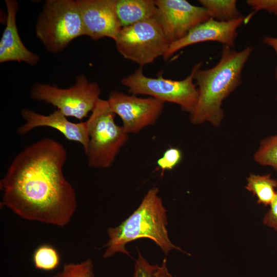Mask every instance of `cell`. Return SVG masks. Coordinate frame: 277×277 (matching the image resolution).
Masks as SVG:
<instances>
[{"instance_id": "9", "label": "cell", "mask_w": 277, "mask_h": 277, "mask_svg": "<svg viewBox=\"0 0 277 277\" xmlns=\"http://www.w3.org/2000/svg\"><path fill=\"white\" fill-rule=\"evenodd\" d=\"M153 18L171 44L185 37L194 27L210 17L202 6L185 0H154Z\"/></svg>"}, {"instance_id": "14", "label": "cell", "mask_w": 277, "mask_h": 277, "mask_svg": "<svg viewBox=\"0 0 277 277\" xmlns=\"http://www.w3.org/2000/svg\"><path fill=\"white\" fill-rule=\"evenodd\" d=\"M5 4L7 18L0 41V63L17 61L35 65L38 63L39 57L24 45L17 30L16 16L18 9V2L15 0H6Z\"/></svg>"}, {"instance_id": "26", "label": "cell", "mask_w": 277, "mask_h": 277, "mask_svg": "<svg viewBox=\"0 0 277 277\" xmlns=\"http://www.w3.org/2000/svg\"><path fill=\"white\" fill-rule=\"evenodd\" d=\"M263 42L265 44L272 47L274 50L277 55V37L266 36L263 37ZM274 77L277 81V66L275 70Z\"/></svg>"}, {"instance_id": "7", "label": "cell", "mask_w": 277, "mask_h": 277, "mask_svg": "<svg viewBox=\"0 0 277 277\" xmlns=\"http://www.w3.org/2000/svg\"><path fill=\"white\" fill-rule=\"evenodd\" d=\"M101 93L97 83L89 82L84 74H81L77 76L74 85L67 88L35 83L30 96L33 100L52 105L67 117L82 120L93 110Z\"/></svg>"}, {"instance_id": "4", "label": "cell", "mask_w": 277, "mask_h": 277, "mask_svg": "<svg viewBox=\"0 0 277 277\" xmlns=\"http://www.w3.org/2000/svg\"><path fill=\"white\" fill-rule=\"evenodd\" d=\"M36 35L51 53L62 51L85 35L77 0H47L35 26Z\"/></svg>"}, {"instance_id": "5", "label": "cell", "mask_w": 277, "mask_h": 277, "mask_svg": "<svg viewBox=\"0 0 277 277\" xmlns=\"http://www.w3.org/2000/svg\"><path fill=\"white\" fill-rule=\"evenodd\" d=\"M114 116L107 101L100 98L86 121L89 142L85 154L90 168L111 167L128 140L129 134L115 123Z\"/></svg>"}, {"instance_id": "2", "label": "cell", "mask_w": 277, "mask_h": 277, "mask_svg": "<svg viewBox=\"0 0 277 277\" xmlns=\"http://www.w3.org/2000/svg\"><path fill=\"white\" fill-rule=\"evenodd\" d=\"M252 50L248 46L238 51L223 45L221 58L214 66L196 70L194 80L198 100L190 114L192 124L208 122L216 127L220 125L224 117L222 102L242 83V72Z\"/></svg>"}, {"instance_id": "23", "label": "cell", "mask_w": 277, "mask_h": 277, "mask_svg": "<svg viewBox=\"0 0 277 277\" xmlns=\"http://www.w3.org/2000/svg\"><path fill=\"white\" fill-rule=\"evenodd\" d=\"M246 2L254 11L265 10L277 16V0H247Z\"/></svg>"}, {"instance_id": "11", "label": "cell", "mask_w": 277, "mask_h": 277, "mask_svg": "<svg viewBox=\"0 0 277 277\" xmlns=\"http://www.w3.org/2000/svg\"><path fill=\"white\" fill-rule=\"evenodd\" d=\"M85 35L94 41L105 37L114 41L122 26L117 18L115 0H77Z\"/></svg>"}, {"instance_id": "21", "label": "cell", "mask_w": 277, "mask_h": 277, "mask_svg": "<svg viewBox=\"0 0 277 277\" xmlns=\"http://www.w3.org/2000/svg\"><path fill=\"white\" fill-rule=\"evenodd\" d=\"M182 159V153L180 149L176 147H170L157 160L156 164L162 171L170 170L179 164Z\"/></svg>"}, {"instance_id": "16", "label": "cell", "mask_w": 277, "mask_h": 277, "mask_svg": "<svg viewBox=\"0 0 277 277\" xmlns=\"http://www.w3.org/2000/svg\"><path fill=\"white\" fill-rule=\"evenodd\" d=\"M277 188V180L270 174H250L247 178L246 188L257 197V203L265 206L270 205L273 200Z\"/></svg>"}, {"instance_id": "17", "label": "cell", "mask_w": 277, "mask_h": 277, "mask_svg": "<svg viewBox=\"0 0 277 277\" xmlns=\"http://www.w3.org/2000/svg\"><path fill=\"white\" fill-rule=\"evenodd\" d=\"M209 17L219 22H229L243 17L236 8L235 0H199Z\"/></svg>"}, {"instance_id": "6", "label": "cell", "mask_w": 277, "mask_h": 277, "mask_svg": "<svg viewBox=\"0 0 277 277\" xmlns=\"http://www.w3.org/2000/svg\"><path fill=\"white\" fill-rule=\"evenodd\" d=\"M202 65V62L195 64L190 74L182 80L165 78L162 74L156 78L149 77L144 74L143 67L140 66L132 74L123 78L121 82L132 94L148 95L165 103L176 104L190 114L198 100L194 75Z\"/></svg>"}, {"instance_id": "1", "label": "cell", "mask_w": 277, "mask_h": 277, "mask_svg": "<svg viewBox=\"0 0 277 277\" xmlns=\"http://www.w3.org/2000/svg\"><path fill=\"white\" fill-rule=\"evenodd\" d=\"M67 157L65 147L51 138L26 147L0 181L1 205L24 219L67 225L77 203L75 190L63 171Z\"/></svg>"}, {"instance_id": "18", "label": "cell", "mask_w": 277, "mask_h": 277, "mask_svg": "<svg viewBox=\"0 0 277 277\" xmlns=\"http://www.w3.org/2000/svg\"><path fill=\"white\" fill-rule=\"evenodd\" d=\"M32 259L37 269L46 271L55 270L61 263V258L57 250L49 244L38 246L33 252Z\"/></svg>"}, {"instance_id": "13", "label": "cell", "mask_w": 277, "mask_h": 277, "mask_svg": "<svg viewBox=\"0 0 277 277\" xmlns=\"http://www.w3.org/2000/svg\"><path fill=\"white\" fill-rule=\"evenodd\" d=\"M244 22L243 17L229 22H219L209 18L192 28L180 40L170 44L163 58L167 60L183 48L207 41L218 42L233 48L237 30Z\"/></svg>"}, {"instance_id": "10", "label": "cell", "mask_w": 277, "mask_h": 277, "mask_svg": "<svg viewBox=\"0 0 277 277\" xmlns=\"http://www.w3.org/2000/svg\"><path fill=\"white\" fill-rule=\"evenodd\" d=\"M111 111L122 120L127 133H137L154 124L161 115L165 102L156 98L140 97L112 91L107 100Z\"/></svg>"}, {"instance_id": "24", "label": "cell", "mask_w": 277, "mask_h": 277, "mask_svg": "<svg viewBox=\"0 0 277 277\" xmlns=\"http://www.w3.org/2000/svg\"><path fill=\"white\" fill-rule=\"evenodd\" d=\"M270 206V209L264 217L263 223L264 225L277 231V190Z\"/></svg>"}, {"instance_id": "8", "label": "cell", "mask_w": 277, "mask_h": 277, "mask_svg": "<svg viewBox=\"0 0 277 277\" xmlns=\"http://www.w3.org/2000/svg\"><path fill=\"white\" fill-rule=\"evenodd\" d=\"M115 42L125 58L141 67L163 57L170 45L154 18L122 27Z\"/></svg>"}, {"instance_id": "20", "label": "cell", "mask_w": 277, "mask_h": 277, "mask_svg": "<svg viewBox=\"0 0 277 277\" xmlns=\"http://www.w3.org/2000/svg\"><path fill=\"white\" fill-rule=\"evenodd\" d=\"M93 265L90 259L79 264H66L62 272L52 277H94Z\"/></svg>"}, {"instance_id": "19", "label": "cell", "mask_w": 277, "mask_h": 277, "mask_svg": "<svg viewBox=\"0 0 277 277\" xmlns=\"http://www.w3.org/2000/svg\"><path fill=\"white\" fill-rule=\"evenodd\" d=\"M254 159L260 165L271 166L277 171V134L262 140Z\"/></svg>"}, {"instance_id": "25", "label": "cell", "mask_w": 277, "mask_h": 277, "mask_svg": "<svg viewBox=\"0 0 277 277\" xmlns=\"http://www.w3.org/2000/svg\"><path fill=\"white\" fill-rule=\"evenodd\" d=\"M155 277H174L168 270L166 259L163 260L161 265H155Z\"/></svg>"}, {"instance_id": "22", "label": "cell", "mask_w": 277, "mask_h": 277, "mask_svg": "<svg viewBox=\"0 0 277 277\" xmlns=\"http://www.w3.org/2000/svg\"><path fill=\"white\" fill-rule=\"evenodd\" d=\"M133 277H155V265H151L140 253L135 261Z\"/></svg>"}, {"instance_id": "3", "label": "cell", "mask_w": 277, "mask_h": 277, "mask_svg": "<svg viewBox=\"0 0 277 277\" xmlns=\"http://www.w3.org/2000/svg\"><path fill=\"white\" fill-rule=\"evenodd\" d=\"M159 193L156 187L150 189L131 215L118 226L107 229L109 240L104 246V258L117 252L128 255L126 245L142 238L153 241L165 254L174 249L181 250L169 239L167 210Z\"/></svg>"}, {"instance_id": "12", "label": "cell", "mask_w": 277, "mask_h": 277, "mask_svg": "<svg viewBox=\"0 0 277 277\" xmlns=\"http://www.w3.org/2000/svg\"><path fill=\"white\" fill-rule=\"evenodd\" d=\"M21 115L26 122L17 129L18 135H24L37 127H49L58 130L68 140L80 143L85 153L87 152L89 136L86 121L79 123L70 122L57 109L45 115L31 109H23Z\"/></svg>"}, {"instance_id": "15", "label": "cell", "mask_w": 277, "mask_h": 277, "mask_svg": "<svg viewBox=\"0 0 277 277\" xmlns=\"http://www.w3.org/2000/svg\"><path fill=\"white\" fill-rule=\"evenodd\" d=\"M115 11L122 27L153 18L154 0H115Z\"/></svg>"}]
</instances>
